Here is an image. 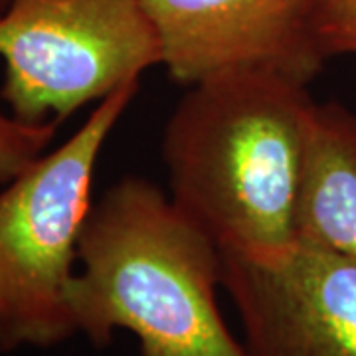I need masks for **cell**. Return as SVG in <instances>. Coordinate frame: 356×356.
Masks as SVG:
<instances>
[{"label": "cell", "mask_w": 356, "mask_h": 356, "mask_svg": "<svg viewBox=\"0 0 356 356\" xmlns=\"http://www.w3.org/2000/svg\"><path fill=\"white\" fill-rule=\"evenodd\" d=\"M307 88L273 72H228L191 86L166 121L168 196L222 254H273L297 240L317 103Z\"/></svg>", "instance_id": "1"}, {"label": "cell", "mask_w": 356, "mask_h": 356, "mask_svg": "<svg viewBox=\"0 0 356 356\" xmlns=\"http://www.w3.org/2000/svg\"><path fill=\"white\" fill-rule=\"evenodd\" d=\"M77 259L65 301L91 344L125 329L140 356H248L220 315V248L151 180L121 178L91 204Z\"/></svg>", "instance_id": "2"}, {"label": "cell", "mask_w": 356, "mask_h": 356, "mask_svg": "<svg viewBox=\"0 0 356 356\" xmlns=\"http://www.w3.org/2000/svg\"><path fill=\"white\" fill-rule=\"evenodd\" d=\"M139 86L133 81L102 99L62 147L0 192V353L46 348L77 332L65 289L93 204V172Z\"/></svg>", "instance_id": "3"}, {"label": "cell", "mask_w": 356, "mask_h": 356, "mask_svg": "<svg viewBox=\"0 0 356 356\" xmlns=\"http://www.w3.org/2000/svg\"><path fill=\"white\" fill-rule=\"evenodd\" d=\"M0 56V97L30 125L62 123L163 64L143 0H10Z\"/></svg>", "instance_id": "4"}, {"label": "cell", "mask_w": 356, "mask_h": 356, "mask_svg": "<svg viewBox=\"0 0 356 356\" xmlns=\"http://www.w3.org/2000/svg\"><path fill=\"white\" fill-rule=\"evenodd\" d=\"M222 259L248 356H356V259L301 240Z\"/></svg>", "instance_id": "5"}, {"label": "cell", "mask_w": 356, "mask_h": 356, "mask_svg": "<svg viewBox=\"0 0 356 356\" xmlns=\"http://www.w3.org/2000/svg\"><path fill=\"white\" fill-rule=\"evenodd\" d=\"M172 81L273 72L309 86L325 67L309 0H143Z\"/></svg>", "instance_id": "6"}, {"label": "cell", "mask_w": 356, "mask_h": 356, "mask_svg": "<svg viewBox=\"0 0 356 356\" xmlns=\"http://www.w3.org/2000/svg\"><path fill=\"white\" fill-rule=\"evenodd\" d=\"M295 232L356 259V113L343 103H315Z\"/></svg>", "instance_id": "7"}, {"label": "cell", "mask_w": 356, "mask_h": 356, "mask_svg": "<svg viewBox=\"0 0 356 356\" xmlns=\"http://www.w3.org/2000/svg\"><path fill=\"white\" fill-rule=\"evenodd\" d=\"M60 121L30 125L0 113V182L8 184L44 156Z\"/></svg>", "instance_id": "8"}, {"label": "cell", "mask_w": 356, "mask_h": 356, "mask_svg": "<svg viewBox=\"0 0 356 356\" xmlns=\"http://www.w3.org/2000/svg\"><path fill=\"white\" fill-rule=\"evenodd\" d=\"M309 18L325 62L356 56V0H309Z\"/></svg>", "instance_id": "9"}, {"label": "cell", "mask_w": 356, "mask_h": 356, "mask_svg": "<svg viewBox=\"0 0 356 356\" xmlns=\"http://www.w3.org/2000/svg\"><path fill=\"white\" fill-rule=\"evenodd\" d=\"M8 2H10V0H0V16L4 14L6 8H8Z\"/></svg>", "instance_id": "10"}]
</instances>
